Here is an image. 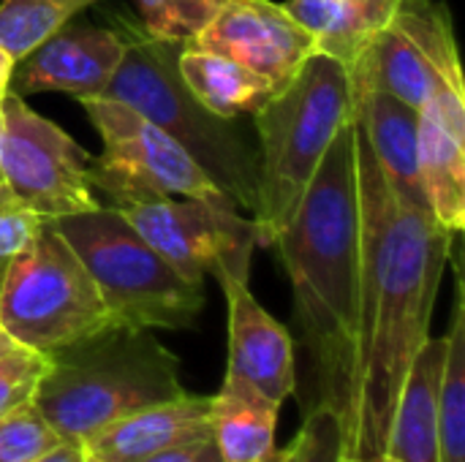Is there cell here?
<instances>
[{"instance_id":"obj_1","label":"cell","mask_w":465,"mask_h":462,"mask_svg":"<svg viewBox=\"0 0 465 462\" xmlns=\"http://www.w3.org/2000/svg\"><path fill=\"white\" fill-rule=\"evenodd\" d=\"M272 248L292 283L294 321L308 357L302 411L316 406L332 411L346 438L357 403L362 289L357 120L327 147L297 212Z\"/></svg>"},{"instance_id":"obj_2","label":"cell","mask_w":465,"mask_h":462,"mask_svg":"<svg viewBox=\"0 0 465 462\" xmlns=\"http://www.w3.org/2000/svg\"><path fill=\"white\" fill-rule=\"evenodd\" d=\"M455 231L411 207L387 174L379 193V289L360 321L357 403L343 438V457L379 462L387 452L390 419L411 368L430 338V319Z\"/></svg>"},{"instance_id":"obj_3","label":"cell","mask_w":465,"mask_h":462,"mask_svg":"<svg viewBox=\"0 0 465 462\" xmlns=\"http://www.w3.org/2000/svg\"><path fill=\"white\" fill-rule=\"evenodd\" d=\"M185 395L180 359L150 329L112 324L46 354L33 406L60 438L84 441L142 408Z\"/></svg>"},{"instance_id":"obj_4","label":"cell","mask_w":465,"mask_h":462,"mask_svg":"<svg viewBox=\"0 0 465 462\" xmlns=\"http://www.w3.org/2000/svg\"><path fill=\"white\" fill-rule=\"evenodd\" d=\"M259 248H272L297 212L332 139L357 120L351 74L330 54L313 52L259 112Z\"/></svg>"},{"instance_id":"obj_5","label":"cell","mask_w":465,"mask_h":462,"mask_svg":"<svg viewBox=\"0 0 465 462\" xmlns=\"http://www.w3.org/2000/svg\"><path fill=\"white\" fill-rule=\"evenodd\" d=\"M123 60L104 90L166 131L204 174L253 218L259 215V152L234 125L199 103L177 76L183 44L128 27Z\"/></svg>"},{"instance_id":"obj_6","label":"cell","mask_w":465,"mask_h":462,"mask_svg":"<svg viewBox=\"0 0 465 462\" xmlns=\"http://www.w3.org/2000/svg\"><path fill=\"white\" fill-rule=\"evenodd\" d=\"M52 223L90 272L114 324L134 329L193 327L207 302L202 283L180 275L117 210L98 204Z\"/></svg>"},{"instance_id":"obj_7","label":"cell","mask_w":465,"mask_h":462,"mask_svg":"<svg viewBox=\"0 0 465 462\" xmlns=\"http://www.w3.org/2000/svg\"><path fill=\"white\" fill-rule=\"evenodd\" d=\"M112 316L90 272L52 221L8 259L0 286V327L25 349L52 354L106 327Z\"/></svg>"},{"instance_id":"obj_8","label":"cell","mask_w":465,"mask_h":462,"mask_svg":"<svg viewBox=\"0 0 465 462\" xmlns=\"http://www.w3.org/2000/svg\"><path fill=\"white\" fill-rule=\"evenodd\" d=\"M79 103L104 139L101 155L90 161V182L93 191L109 199L106 207L169 196L234 204L166 131L128 103L104 95L82 98Z\"/></svg>"},{"instance_id":"obj_9","label":"cell","mask_w":465,"mask_h":462,"mask_svg":"<svg viewBox=\"0 0 465 462\" xmlns=\"http://www.w3.org/2000/svg\"><path fill=\"white\" fill-rule=\"evenodd\" d=\"M90 152L60 125L33 112L22 95L0 101V191L19 207L57 221L95 210Z\"/></svg>"},{"instance_id":"obj_10","label":"cell","mask_w":465,"mask_h":462,"mask_svg":"<svg viewBox=\"0 0 465 462\" xmlns=\"http://www.w3.org/2000/svg\"><path fill=\"white\" fill-rule=\"evenodd\" d=\"M349 74L354 93L379 87L414 109H422L439 93L465 95L450 8L439 0H403Z\"/></svg>"},{"instance_id":"obj_11","label":"cell","mask_w":465,"mask_h":462,"mask_svg":"<svg viewBox=\"0 0 465 462\" xmlns=\"http://www.w3.org/2000/svg\"><path fill=\"white\" fill-rule=\"evenodd\" d=\"M112 210H117L188 280L204 283L207 272H232L248 280L251 253L259 248V240L253 218L237 215L234 204L169 196Z\"/></svg>"},{"instance_id":"obj_12","label":"cell","mask_w":465,"mask_h":462,"mask_svg":"<svg viewBox=\"0 0 465 462\" xmlns=\"http://www.w3.org/2000/svg\"><path fill=\"white\" fill-rule=\"evenodd\" d=\"M188 44L264 76L275 93L316 52L313 35L272 0H226Z\"/></svg>"},{"instance_id":"obj_13","label":"cell","mask_w":465,"mask_h":462,"mask_svg":"<svg viewBox=\"0 0 465 462\" xmlns=\"http://www.w3.org/2000/svg\"><path fill=\"white\" fill-rule=\"evenodd\" d=\"M123 49L125 41L117 30L63 25L14 63L8 90L16 95L65 93L79 101L98 98L123 60Z\"/></svg>"},{"instance_id":"obj_14","label":"cell","mask_w":465,"mask_h":462,"mask_svg":"<svg viewBox=\"0 0 465 462\" xmlns=\"http://www.w3.org/2000/svg\"><path fill=\"white\" fill-rule=\"evenodd\" d=\"M229 305V368L226 378L242 381L264 398L283 403L297 389L294 340L251 294L248 280L215 272Z\"/></svg>"},{"instance_id":"obj_15","label":"cell","mask_w":465,"mask_h":462,"mask_svg":"<svg viewBox=\"0 0 465 462\" xmlns=\"http://www.w3.org/2000/svg\"><path fill=\"white\" fill-rule=\"evenodd\" d=\"M420 180L433 218L460 234L465 226V95L439 93L420 109Z\"/></svg>"},{"instance_id":"obj_16","label":"cell","mask_w":465,"mask_h":462,"mask_svg":"<svg viewBox=\"0 0 465 462\" xmlns=\"http://www.w3.org/2000/svg\"><path fill=\"white\" fill-rule=\"evenodd\" d=\"M213 438V398L180 395L174 400L123 417L82 444L90 457L104 462H136L147 455Z\"/></svg>"},{"instance_id":"obj_17","label":"cell","mask_w":465,"mask_h":462,"mask_svg":"<svg viewBox=\"0 0 465 462\" xmlns=\"http://www.w3.org/2000/svg\"><path fill=\"white\" fill-rule=\"evenodd\" d=\"M357 123L401 199L417 210L430 212L417 158L420 109L409 106L387 90L365 87L357 93Z\"/></svg>"},{"instance_id":"obj_18","label":"cell","mask_w":465,"mask_h":462,"mask_svg":"<svg viewBox=\"0 0 465 462\" xmlns=\"http://www.w3.org/2000/svg\"><path fill=\"white\" fill-rule=\"evenodd\" d=\"M444 338H428L401 387L384 457L398 462H439V384L444 370Z\"/></svg>"},{"instance_id":"obj_19","label":"cell","mask_w":465,"mask_h":462,"mask_svg":"<svg viewBox=\"0 0 465 462\" xmlns=\"http://www.w3.org/2000/svg\"><path fill=\"white\" fill-rule=\"evenodd\" d=\"M403 0H286L281 3L316 41V52L349 71L365 57Z\"/></svg>"},{"instance_id":"obj_20","label":"cell","mask_w":465,"mask_h":462,"mask_svg":"<svg viewBox=\"0 0 465 462\" xmlns=\"http://www.w3.org/2000/svg\"><path fill=\"white\" fill-rule=\"evenodd\" d=\"M177 76L199 103L226 120L253 114L275 95V87L264 76L223 54L199 49L196 44H183L177 54Z\"/></svg>"},{"instance_id":"obj_21","label":"cell","mask_w":465,"mask_h":462,"mask_svg":"<svg viewBox=\"0 0 465 462\" xmlns=\"http://www.w3.org/2000/svg\"><path fill=\"white\" fill-rule=\"evenodd\" d=\"M281 403L253 387L223 378L213 395V441L223 462H259L275 449V425Z\"/></svg>"},{"instance_id":"obj_22","label":"cell","mask_w":465,"mask_h":462,"mask_svg":"<svg viewBox=\"0 0 465 462\" xmlns=\"http://www.w3.org/2000/svg\"><path fill=\"white\" fill-rule=\"evenodd\" d=\"M455 264V313L444 335V370L439 384V462H465V305L463 267Z\"/></svg>"},{"instance_id":"obj_23","label":"cell","mask_w":465,"mask_h":462,"mask_svg":"<svg viewBox=\"0 0 465 462\" xmlns=\"http://www.w3.org/2000/svg\"><path fill=\"white\" fill-rule=\"evenodd\" d=\"M98 0H3L0 3V49L22 60L46 35L60 30L82 8Z\"/></svg>"},{"instance_id":"obj_24","label":"cell","mask_w":465,"mask_h":462,"mask_svg":"<svg viewBox=\"0 0 465 462\" xmlns=\"http://www.w3.org/2000/svg\"><path fill=\"white\" fill-rule=\"evenodd\" d=\"M226 0H136L142 30L158 41L188 44Z\"/></svg>"},{"instance_id":"obj_25","label":"cell","mask_w":465,"mask_h":462,"mask_svg":"<svg viewBox=\"0 0 465 462\" xmlns=\"http://www.w3.org/2000/svg\"><path fill=\"white\" fill-rule=\"evenodd\" d=\"M63 438L33 403L0 417V462H33Z\"/></svg>"},{"instance_id":"obj_26","label":"cell","mask_w":465,"mask_h":462,"mask_svg":"<svg viewBox=\"0 0 465 462\" xmlns=\"http://www.w3.org/2000/svg\"><path fill=\"white\" fill-rule=\"evenodd\" d=\"M46 373V354L16 346L0 357V417L33 403L41 376Z\"/></svg>"},{"instance_id":"obj_27","label":"cell","mask_w":465,"mask_h":462,"mask_svg":"<svg viewBox=\"0 0 465 462\" xmlns=\"http://www.w3.org/2000/svg\"><path fill=\"white\" fill-rule=\"evenodd\" d=\"M305 422L294 438V462H341L343 460V430L332 411L308 408Z\"/></svg>"},{"instance_id":"obj_28","label":"cell","mask_w":465,"mask_h":462,"mask_svg":"<svg viewBox=\"0 0 465 462\" xmlns=\"http://www.w3.org/2000/svg\"><path fill=\"white\" fill-rule=\"evenodd\" d=\"M46 218L19 207L14 199H8L0 191V261L14 259L41 229Z\"/></svg>"},{"instance_id":"obj_29","label":"cell","mask_w":465,"mask_h":462,"mask_svg":"<svg viewBox=\"0 0 465 462\" xmlns=\"http://www.w3.org/2000/svg\"><path fill=\"white\" fill-rule=\"evenodd\" d=\"M136 462H223L218 447L213 438H204V441H193V444H180V447H172V449H163V452H155V455H147Z\"/></svg>"},{"instance_id":"obj_30","label":"cell","mask_w":465,"mask_h":462,"mask_svg":"<svg viewBox=\"0 0 465 462\" xmlns=\"http://www.w3.org/2000/svg\"><path fill=\"white\" fill-rule=\"evenodd\" d=\"M87 460V449L82 441L76 438H63L57 447H52L49 452H44L41 457L33 462H84Z\"/></svg>"},{"instance_id":"obj_31","label":"cell","mask_w":465,"mask_h":462,"mask_svg":"<svg viewBox=\"0 0 465 462\" xmlns=\"http://www.w3.org/2000/svg\"><path fill=\"white\" fill-rule=\"evenodd\" d=\"M14 63H16V60H14L5 49H0V101H3V95L8 93V82H11Z\"/></svg>"},{"instance_id":"obj_32","label":"cell","mask_w":465,"mask_h":462,"mask_svg":"<svg viewBox=\"0 0 465 462\" xmlns=\"http://www.w3.org/2000/svg\"><path fill=\"white\" fill-rule=\"evenodd\" d=\"M16 346H19V343H16V340H14V338L0 327V357H5V354H8L11 349H16Z\"/></svg>"},{"instance_id":"obj_33","label":"cell","mask_w":465,"mask_h":462,"mask_svg":"<svg viewBox=\"0 0 465 462\" xmlns=\"http://www.w3.org/2000/svg\"><path fill=\"white\" fill-rule=\"evenodd\" d=\"M289 455H292V444H289L286 449H272L267 457H262L259 462H286L289 460Z\"/></svg>"},{"instance_id":"obj_34","label":"cell","mask_w":465,"mask_h":462,"mask_svg":"<svg viewBox=\"0 0 465 462\" xmlns=\"http://www.w3.org/2000/svg\"><path fill=\"white\" fill-rule=\"evenodd\" d=\"M5 267H8V261H0V286H3V275H5Z\"/></svg>"},{"instance_id":"obj_35","label":"cell","mask_w":465,"mask_h":462,"mask_svg":"<svg viewBox=\"0 0 465 462\" xmlns=\"http://www.w3.org/2000/svg\"><path fill=\"white\" fill-rule=\"evenodd\" d=\"M286 462H294V441H292V455H289V460Z\"/></svg>"},{"instance_id":"obj_36","label":"cell","mask_w":465,"mask_h":462,"mask_svg":"<svg viewBox=\"0 0 465 462\" xmlns=\"http://www.w3.org/2000/svg\"><path fill=\"white\" fill-rule=\"evenodd\" d=\"M84 462H104V460H98V457H90V455H87V460Z\"/></svg>"},{"instance_id":"obj_37","label":"cell","mask_w":465,"mask_h":462,"mask_svg":"<svg viewBox=\"0 0 465 462\" xmlns=\"http://www.w3.org/2000/svg\"><path fill=\"white\" fill-rule=\"evenodd\" d=\"M379 462H398V460H392V457H381Z\"/></svg>"},{"instance_id":"obj_38","label":"cell","mask_w":465,"mask_h":462,"mask_svg":"<svg viewBox=\"0 0 465 462\" xmlns=\"http://www.w3.org/2000/svg\"><path fill=\"white\" fill-rule=\"evenodd\" d=\"M341 462H351V460H349V457H343V460H341Z\"/></svg>"}]
</instances>
